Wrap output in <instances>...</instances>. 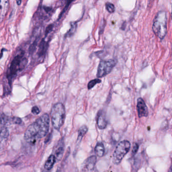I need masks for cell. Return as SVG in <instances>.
<instances>
[{
  "label": "cell",
  "instance_id": "obj_1",
  "mask_svg": "<svg viewBox=\"0 0 172 172\" xmlns=\"http://www.w3.org/2000/svg\"><path fill=\"white\" fill-rule=\"evenodd\" d=\"M50 116L44 114L28 127L24 134L26 142L33 144L46 136L50 128Z\"/></svg>",
  "mask_w": 172,
  "mask_h": 172
},
{
  "label": "cell",
  "instance_id": "obj_2",
  "mask_svg": "<svg viewBox=\"0 0 172 172\" xmlns=\"http://www.w3.org/2000/svg\"><path fill=\"white\" fill-rule=\"evenodd\" d=\"M153 30L156 36L163 39L167 33V17L164 11L159 12L153 22Z\"/></svg>",
  "mask_w": 172,
  "mask_h": 172
},
{
  "label": "cell",
  "instance_id": "obj_3",
  "mask_svg": "<svg viewBox=\"0 0 172 172\" xmlns=\"http://www.w3.org/2000/svg\"><path fill=\"white\" fill-rule=\"evenodd\" d=\"M65 110L64 104L57 103L52 107L50 112L51 123L53 126L56 130H59L63 125L65 120Z\"/></svg>",
  "mask_w": 172,
  "mask_h": 172
},
{
  "label": "cell",
  "instance_id": "obj_4",
  "mask_svg": "<svg viewBox=\"0 0 172 172\" xmlns=\"http://www.w3.org/2000/svg\"><path fill=\"white\" fill-rule=\"evenodd\" d=\"M26 64L27 59L24 57L23 54H18L14 57L7 73V79L10 86H11L12 80L16 76L18 72L22 70Z\"/></svg>",
  "mask_w": 172,
  "mask_h": 172
},
{
  "label": "cell",
  "instance_id": "obj_5",
  "mask_svg": "<svg viewBox=\"0 0 172 172\" xmlns=\"http://www.w3.org/2000/svg\"><path fill=\"white\" fill-rule=\"evenodd\" d=\"M131 144L128 140H124L118 143L113 153L112 161L115 164L118 165L129 152Z\"/></svg>",
  "mask_w": 172,
  "mask_h": 172
},
{
  "label": "cell",
  "instance_id": "obj_6",
  "mask_svg": "<svg viewBox=\"0 0 172 172\" xmlns=\"http://www.w3.org/2000/svg\"><path fill=\"white\" fill-rule=\"evenodd\" d=\"M116 64V62L114 59L103 60L99 63L98 67L97 76L100 78L107 76L111 72Z\"/></svg>",
  "mask_w": 172,
  "mask_h": 172
},
{
  "label": "cell",
  "instance_id": "obj_7",
  "mask_svg": "<svg viewBox=\"0 0 172 172\" xmlns=\"http://www.w3.org/2000/svg\"><path fill=\"white\" fill-rule=\"evenodd\" d=\"M137 110L139 117H147L148 114V111L145 103L142 98L137 99Z\"/></svg>",
  "mask_w": 172,
  "mask_h": 172
},
{
  "label": "cell",
  "instance_id": "obj_8",
  "mask_svg": "<svg viewBox=\"0 0 172 172\" xmlns=\"http://www.w3.org/2000/svg\"><path fill=\"white\" fill-rule=\"evenodd\" d=\"M97 158L95 156H89L85 160L83 163L82 170L83 172H87L93 170L95 166Z\"/></svg>",
  "mask_w": 172,
  "mask_h": 172
},
{
  "label": "cell",
  "instance_id": "obj_9",
  "mask_svg": "<svg viewBox=\"0 0 172 172\" xmlns=\"http://www.w3.org/2000/svg\"><path fill=\"white\" fill-rule=\"evenodd\" d=\"M9 7V0H0V23L5 19Z\"/></svg>",
  "mask_w": 172,
  "mask_h": 172
},
{
  "label": "cell",
  "instance_id": "obj_10",
  "mask_svg": "<svg viewBox=\"0 0 172 172\" xmlns=\"http://www.w3.org/2000/svg\"><path fill=\"white\" fill-rule=\"evenodd\" d=\"M97 123L98 127L101 130L105 129L107 127V121L105 118V115L103 114L102 111H100L98 113Z\"/></svg>",
  "mask_w": 172,
  "mask_h": 172
},
{
  "label": "cell",
  "instance_id": "obj_11",
  "mask_svg": "<svg viewBox=\"0 0 172 172\" xmlns=\"http://www.w3.org/2000/svg\"><path fill=\"white\" fill-rule=\"evenodd\" d=\"M56 158L54 155H51L46 160L45 163L44 168L47 170H50L54 166L56 162Z\"/></svg>",
  "mask_w": 172,
  "mask_h": 172
},
{
  "label": "cell",
  "instance_id": "obj_12",
  "mask_svg": "<svg viewBox=\"0 0 172 172\" xmlns=\"http://www.w3.org/2000/svg\"><path fill=\"white\" fill-rule=\"evenodd\" d=\"M96 154L100 158L102 157L105 153V148L102 142H98L97 143L95 148Z\"/></svg>",
  "mask_w": 172,
  "mask_h": 172
},
{
  "label": "cell",
  "instance_id": "obj_13",
  "mask_svg": "<svg viewBox=\"0 0 172 172\" xmlns=\"http://www.w3.org/2000/svg\"><path fill=\"white\" fill-rule=\"evenodd\" d=\"M47 43L44 40V39H43L42 40L39 45L38 52V56H42L43 54H44L47 50Z\"/></svg>",
  "mask_w": 172,
  "mask_h": 172
},
{
  "label": "cell",
  "instance_id": "obj_14",
  "mask_svg": "<svg viewBox=\"0 0 172 172\" xmlns=\"http://www.w3.org/2000/svg\"><path fill=\"white\" fill-rule=\"evenodd\" d=\"M87 131H88V128L86 125H83L79 128L77 138V142L79 143L81 142L82 139H83V137L84 136Z\"/></svg>",
  "mask_w": 172,
  "mask_h": 172
},
{
  "label": "cell",
  "instance_id": "obj_15",
  "mask_svg": "<svg viewBox=\"0 0 172 172\" xmlns=\"http://www.w3.org/2000/svg\"><path fill=\"white\" fill-rule=\"evenodd\" d=\"M9 135L8 129L5 126H0V140H4Z\"/></svg>",
  "mask_w": 172,
  "mask_h": 172
},
{
  "label": "cell",
  "instance_id": "obj_16",
  "mask_svg": "<svg viewBox=\"0 0 172 172\" xmlns=\"http://www.w3.org/2000/svg\"><path fill=\"white\" fill-rule=\"evenodd\" d=\"M64 148L62 147H59L56 151V155L54 156L56 158V161H60L62 159L64 155Z\"/></svg>",
  "mask_w": 172,
  "mask_h": 172
},
{
  "label": "cell",
  "instance_id": "obj_17",
  "mask_svg": "<svg viewBox=\"0 0 172 172\" xmlns=\"http://www.w3.org/2000/svg\"><path fill=\"white\" fill-rule=\"evenodd\" d=\"M76 22H72L70 24V28L69 31L67 32L65 34L66 37L72 36L73 34L75 33V31L76 30Z\"/></svg>",
  "mask_w": 172,
  "mask_h": 172
},
{
  "label": "cell",
  "instance_id": "obj_18",
  "mask_svg": "<svg viewBox=\"0 0 172 172\" xmlns=\"http://www.w3.org/2000/svg\"><path fill=\"white\" fill-rule=\"evenodd\" d=\"M8 117L6 116L3 113H0V126H5L7 123L8 122Z\"/></svg>",
  "mask_w": 172,
  "mask_h": 172
},
{
  "label": "cell",
  "instance_id": "obj_19",
  "mask_svg": "<svg viewBox=\"0 0 172 172\" xmlns=\"http://www.w3.org/2000/svg\"><path fill=\"white\" fill-rule=\"evenodd\" d=\"M101 82V80L99 79V78L95 79L94 80H91V81L89 82V83H88V89L90 90L92 89L94 86H95L96 85L100 83Z\"/></svg>",
  "mask_w": 172,
  "mask_h": 172
},
{
  "label": "cell",
  "instance_id": "obj_20",
  "mask_svg": "<svg viewBox=\"0 0 172 172\" xmlns=\"http://www.w3.org/2000/svg\"><path fill=\"white\" fill-rule=\"evenodd\" d=\"M106 8L107 11L110 13H113L115 11V8L114 5L113 4L110 3H106Z\"/></svg>",
  "mask_w": 172,
  "mask_h": 172
},
{
  "label": "cell",
  "instance_id": "obj_21",
  "mask_svg": "<svg viewBox=\"0 0 172 172\" xmlns=\"http://www.w3.org/2000/svg\"><path fill=\"white\" fill-rule=\"evenodd\" d=\"M11 120V122L14 124H20L22 122V120L19 117H13V118H10Z\"/></svg>",
  "mask_w": 172,
  "mask_h": 172
},
{
  "label": "cell",
  "instance_id": "obj_22",
  "mask_svg": "<svg viewBox=\"0 0 172 172\" xmlns=\"http://www.w3.org/2000/svg\"><path fill=\"white\" fill-rule=\"evenodd\" d=\"M139 146L137 143H134L132 150V154L133 155H136L139 150Z\"/></svg>",
  "mask_w": 172,
  "mask_h": 172
},
{
  "label": "cell",
  "instance_id": "obj_23",
  "mask_svg": "<svg viewBox=\"0 0 172 172\" xmlns=\"http://www.w3.org/2000/svg\"><path fill=\"white\" fill-rule=\"evenodd\" d=\"M31 112L33 114L37 115L39 114L40 112V110L37 106H34V107H32V109H31Z\"/></svg>",
  "mask_w": 172,
  "mask_h": 172
},
{
  "label": "cell",
  "instance_id": "obj_24",
  "mask_svg": "<svg viewBox=\"0 0 172 172\" xmlns=\"http://www.w3.org/2000/svg\"><path fill=\"white\" fill-rule=\"evenodd\" d=\"M73 1H74V0H67V1H66V5H65V7H64V11L62 12V15L63 14V13L65 12V10H67V9L68 8V7L69 6V5H70V3H71Z\"/></svg>",
  "mask_w": 172,
  "mask_h": 172
},
{
  "label": "cell",
  "instance_id": "obj_25",
  "mask_svg": "<svg viewBox=\"0 0 172 172\" xmlns=\"http://www.w3.org/2000/svg\"><path fill=\"white\" fill-rule=\"evenodd\" d=\"M53 28V25H50L48 26L47 28H46V31H45V35H47L49 33L50 31H51L52 29Z\"/></svg>",
  "mask_w": 172,
  "mask_h": 172
},
{
  "label": "cell",
  "instance_id": "obj_26",
  "mask_svg": "<svg viewBox=\"0 0 172 172\" xmlns=\"http://www.w3.org/2000/svg\"><path fill=\"white\" fill-rule=\"evenodd\" d=\"M155 0H148V5H150V6H151L152 4L153 3V2Z\"/></svg>",
  "mask_w": 172,
  "mask_h": 172
},
{
  "label": "cell",
  "instance_id": "obj_27",
  "mask_svg": "<svg viewBox=\"0 0 172 172\" xmlns=\"http://www.w3.org/2000/svg\"><path fill=\"white\" fill-rule=\"evenodd\" d=\"M22 0H16V3L18 5H20L21 4Z\"/></svg>",
  "mask_w": 172,
  "mask_h": 172
},
{
  "label": "cell",
  "instance_id": "obj_28",
  "mask_svg": "<svg viewBox=\"0 0 172 172\" xmlns=\"http://www.w3.org/2000/svg\"></svg>",
  "mask_w": 172,
  "mask_h": 172
}]
</instances>
